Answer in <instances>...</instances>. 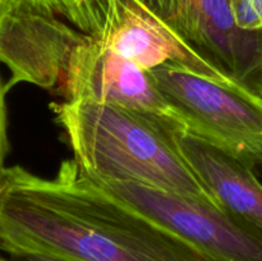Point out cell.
<instances>
[{
  "mask_svg": "<svg viewBox=\"0 0 262 261\" xmlns=\"http://www.w3.org/2000/svg\"><path fill=\"white\" fill-rule=\"evenodd\" d=\"M0 251L64 261H214L102 192L74 159L51 179L22 166L0 181Z\"/></svg>",
  "mask_w": 262,
  "mask_h": 261,
  "instance_id": "1",
  "label": "cell"
},
{
  "mask_svg": "<svg viewBox=\"0 0 262 261\" xmlns=\"http://www.w3.org/2000/svg\"><path fill=\"white\" fill-rule=\"evenodd\" d=\"M174 138L219 206L262 233V184L253 169L192 133L177 132Z\"/></svg>",
  "mask_w": 262,
  "mask_h": 261,
  "instance_id": "8",
  "label": "cell"
},
{
  "mask_svg": "<svg viewBox=\"0 0 262 261\" xmlns=\"http://www.w3.org/2000/svg\"><path fill=\"white\" fill-rule=\"evenodd\" d=\"M96 40L145 71L171 66L238 89L140 0H110L106 25Z\"/></svg>",
  "mask_w": 262,
  "mask_h": 261,
  "instance_id": "7",
  "label": "cell"
},
{
  "mask_svg": "<svg viewBox=\"0 0 262 261\" xmlns=\"http://www.w3.org/2000/svg\"><path fill=\"white\" fill-rule=\"evenodd\" d=\"M12 2L13 0H0V18H2L3 14L7 12V9L10 7Z\"/></svg>",
  "mask_w": 262,
  "mask_h": 261,
  "instance_id": "14",
  "label": "cell"
},
{
  "mask_svg": "<svg viewBox=\"0 0 262 261\" xmlns=\"http://www.w3.org/2000/svg\"><path fill=\"white\" fill-rule=\"evenodd\" d=\"M83 37L35 0H13L0 18V60L12 72L5 90L18 82L54 87Z\"/></svg>",
  "mask_w": 262,
  "mask_h": 261,
  "instance_id": "6",
  "label": "cell"
},
{
  "mask_svg": "<svg viewBox=\"0 0 262 261\" xmlns=\"http://www.w3.org/2000/svg\"><path fill=\"white\" fill-rule=\"evenodd\" d=\"M8 256L10 261H64L54 256L33 252V251H12L8 253Z\"/></svg>",
  "mask_w": 262,
  "mask_h": 261,
  "instance_id": "13",
  "label": "cell"
},
{
  "mask_svg": "<svg viewBox=\"0 0 262 261\" xmlns=\"http://www.w3.org/2000/svg\"><path fill=\"white\" fill-rule=\"evenodd\" d=\"M0 261H10L9 258H4L3 256H0Z\"/></svg>",
  "mask_w": 262,
  "mask_h": 261,
  "instance_id": "15",
  "label": "cell"
},
{
  "mask_svg": "<svg viewBox=\"0 0 262 261\" xmlns=\"http://www.w3.org/2000/svg\"><path fill=\"white\" fill-rule=\"evenodd\" d=\"M89 178L214 261H262V233L220 207L143 184Z\"/></svg>",
  "mask_w": 262,
  "mask_h": 261,
  "instance_id": "4",
  "label": "cell"
},
{
  "mask_svg": "<svg viewBox=\"0 0 262 261\" xmlns=\"http://www.w3.org/2000/svg\"><path fill=\"white\" fill-rule=\"evenodd\" d=\"M5 86L2 84L0 79V181L5 171V155L8 151V140H7V113H5Z\"/></svg>",
  "mask_w": 262,
  "mask_h": 261,
  "instance_id": "12",
  "label": "cell"
},
{
  "mask_svg": "<svg viewBox=\"0 0 262 261\" xmlns=\"http://www.w3.org/2000/svg\"><path fill=\"white\" fill-rule=\"evenodd\" d=\"M234 22L243 31L262 30V0H229Z\"/></svg>",
  "mask_w": 262,
  "mask_h": 261,
  "instance_id": "11",
  "label": "cell"
},
{
  "mask_svg": "<svg viewBox=\"0 0 262 261\" xmlns=\"http://www.w3.org/2000/svg\"><path fill=\"white\" fill-rule=\"evenodd\" d=\"M50 109L68 138L73 159L91 178L143 184L220 207L179 150L177 132L104 102L66 100Z\"/></svg>",
  "mask_w": 262,
  "mask_h": 261,
  "instance_id": "2",
  "label": "cell"
},
{
  "mask_svg": "<svg viewBox=\"0 0 262 261\" xmlns=\"http://www.w3.org/2000/svg\"><path fill=\"white\" fill-rule=\"evenodd\" d=\"M55 15L68 19L79 32L99 38L109 14L110 0H35Z\"/></svg>",
  "mask_w": 262,
  "mask_h": 261,
  "instance_id": "9",
  "label": "cell"
},
{
  "mask_svg": "<svg viewBox=\"0 0 262 261\" xmlns=\"http://www.w3.org/2000/svg\"><path fill=\"white\" fill-rule=\"evenodd\" d=\"M188 133L222 148L255 170L262 168V101L242 90L184 69L150 71Z\"/></svg>",
  "mask_w": 262,
  "mask_h": 261,
  "instance_id": "3",
  "label": "cell"
},
{
  "mask_svg": "<svg viewBox=\"0 0 262 261\" xmlns=\"http://www.w3.org/2000/svg\"><path fill=\"white\" fill-rule=\"evenodd\" d=\"M59 87L67 101L117 105L156 120L171 132H188L186 120L159 90L150 72L91 36L84 35L71 51Z\"/></svg>",
  "mask_w": 262,
  "mask_h": 261,
  "instance_id": "5",
  "label": "cell"
},
{
  "mask_svg": "<svg viewBox=\"0 0 262 261\" xmlns=\"http://www.w3.org/2000/svg\"><path fill=\"white\" fill-rule=\"evenodd\" d=\"M159 18L176 26L193 14L209 0H140Z\"/></svg>",
  "mask_w": 262,
  "mask_h": 261,
  "instance_id": "10",
  "label": "cell"
}]
</instances>
